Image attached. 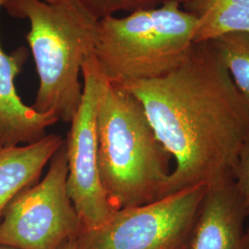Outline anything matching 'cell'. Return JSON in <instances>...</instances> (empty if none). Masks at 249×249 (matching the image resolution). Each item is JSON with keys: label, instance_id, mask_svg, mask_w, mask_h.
Masks as SVG:
<instances>
[{"label": "cell", "instance_id": "cell-12", "mask_svg": "<svg viewBox=\"0 0 249 249\" xmlns=\"http://www.w3.org/2000/svg\"><path fill=\"white\" fill-rule=\"evenodd\" d=\"M249 108V33H232L211 41Z\"/></svg>", "mask_w": 249, "mask_h": 249}, {"label": "cell", "instance_id": "cell-3", "mask_svg": "<svg viewBox=\"0 0 249 249\" xmlns=\"http://www.w3.org/2000/svg\"><path fill=\"white\" fill-rule=\"evenodd\" d=\"M196 24L182 0H166L122 18H100L93 46L99 70L113 84L164 76L187 59Z\"/></svg>", "mask_w": 249, "mask_h": 249}, {"label": "cell", "instance_id": "cell-15", "mask_svg": "<svg viewBox=\"0 0 249 249\" xmlns=\"http://www.w3.org/2000/svg\"><path fill=\"white\" fill-rule=\"evenodd\" d=\"M45 3L54 8L66 10L88 25H95L96 20L83 8L80 0H45Z\"/></svg>", "mask_w": 249, "mask_h": 249}, {"label": "cell", "instance_id": "cell-2", "mask_svg": "<svg viewBox=\"0 0 249 249\" xmlns=\"http://www.w3.org/2000/svg\"><path fill=\"white\" fill-rule=\"evenodd\" d=\"M170 160L141 101L109 82L97 115V169L111 208L116 212L161 198Z\"/></svg>", "mask_w": 249, "mask_h": 249}, {"label": "cell", "instance_id": "cell-7", "mask_svg": "<svg viewBox=\"0 0 249 249\" xmlns=\"http://www.w3.org/2000/svg\"><path fill=\"white\" fill-rule=\"evenodd\" d=\"M82 98L66 140L68 193L82 228L101 225L115 213L102 188L97 169V115L109 81L99 70L93 52L81 67Z\"/></svg>", "mask_w": 249, "mask_h": 249}, {"label": "cell", "instance_id": "cell-6", "mask_svg": "<svg viewBox=\"0 0 249 249\" xmlns=\"http://www.w3.org/2000/svg\"><path fill=\"white\" fill-rule=\"evenodd\" d=\"M66 140L50 160L45 178L20 191L0 222V246L17 249H58L75 238L82 224L68 193Z\"/></svg>", "mask_w": 249, "mask_h": 249}, {"label": "cell", "instance_id": "cell-8", "mask_svg": "<svg viewBox=\"0 0 249 249\" xmlns=\"http://www.w3.org/2000/svg\"><path fill=\"white\" fill-rule=\"evenodd\" d=\"M249 215L233 178L209 186L199 207L190 249H241Z\"/></svg>", "mask_w": 249, "mask_h": 249}, {"label": "cell", "instance_id": "cell-10", "mask_svg": "<svg viewBox=\"0 0 249 249\" xmlns=\"http://www.w3.org/2000/svg\"><path fill=\"white\" fill-rule=\"evenodd\" d=\"M64 142L60 136L52 134L24 146H0V222L11 200L39 182L45 165Z\"/></svg>", "mask_w": 249, "mask_h": 249}, {"label": "cell", "instance_id": "cell-16", "mask_svg": "<svg viewBox=\"0 0 249 249\" xmlns=\"http://www.w3.org/2000/svg\"><path fill=\"white\" fill-rule=\"evenodd\" d=\"M222 1L228 2L230 4L236 6V7L249 9V0H222Z\"/></svg>", "mask_w": 249, "mask_h": 249}, {"label": "cell", "instance_id": "cell-1", "mask_svg": "<svg viewBox=\"0 0 249 249\" xmlns=\"http://www.w3.org/2000/svg\"><path fill=\"white\" fill-rule=\"evenodd\" d=\"M118 85L141 101L176 160L162 197L233 178L249 135V108L211 42L194 43L187 59L164 76Z\"/></svg>", "mask_w": 249, "mask_h": 249}, {"label": "cell", "instance_id": "cell-4", "mask_svg": "<svg viewBox=\"0 0 249 249\" xmlns=\"http://www.w3.org/2000/svg\"><path fill=\"white\" fill-rule=\"evenodd\" d=\"M2 8L30 21L26 39L39 76L32 108L71 123L82 98L81 67L93 52L95 25L41 0H4Z\"/></svg>", "mask_w": 249, "mask_h": 249}, {"label": "cell", "instance_id": "cell-18", "mask_svg": "<svg viewBox=\"0 0 249 249\" xmlns=\"http://www.w3.org/2000/svg\"><path fill=\"white\" fill-rule=\"evenodd\" d=\"M241 249H249V227L245 231Z\"/></svg>", "mask_w": 249, "mask_h": 249}, {"label": "cell", "instance_id": "cell-13", "mask_svg": "<svg viewBox=\"0 0 249 249\" xmlns=\"http://www.w3.org/2000/svg\"><path fill=\"white\" fill-rule=\"evenodd\" d=\"M166 0H80L83 8L96 21L100 18L114 16L116 12L128 14L143 9L159 7Z\"/></svg>", "mask_w": 249, "mask_h": 249}, {"label": "cell", "instance_id": "cell-11", "mask_svg": "<svg viewBox=\"0 0 249 249\" xmlns=\"http://www.w3.org/2000/svg\"><path fill=\"white\" fill-rule=\"evenodd\" d=\"M197 19L194 43L211 42L232 33H249V10L222 0H182Z\"/></svg>", "mask_w": 249, "mask_h": 249}, {"label": "cell", "instance_id": "cell-5", "mask_svg": "<svg viewBox=\"0 0 249 249\" xmlns=\"http://www.w3.org/2000/svg\"><path fill=\"white\" fill-rule=\"evenodd\" d=\"M209 187L197 184L158 200L116 211L95 228L81 229L77 249H190Z\"/></svg>", "mask_w": 249, "mask_h": 249}, {"label": "cell", "instance_id": "cell-14", "mask_svg": "<svg viewBox=\"0 0 249 249\" xmlns=\"http://www.w3.org/2000/svg\"><path fill=\"white\" fill-rule=\"evenodd\" d=\"M233 180L244 197L249 213V135L242 144L233 171Z\"/></svg>", "mask_w": 249, "mask_h": 249}, {"label": "cell", "instance_id": "cell-9", "mask_svg": "<svg viewBox=\"0 0 249 249\" xmlns=\"http://www.w3.org/2000/svg\"><path fill=\"white\" fill-rule=\"evenodd\" d=\"M4 0H0V8ZM26 48L21 46L7 53L0 43V146L37 142L46 136L48 126L59 121L51 113H39L22 103L16 91L14 80L28 58Z\"/></svg>", "mask_w": 249, "mask_h": 249}, {"label": "cell", "instance_id": "cell-19", "mask_svg": "<svg viewBox=\"0 0 249 249\" xmlns=\"http://www.w3.org/2000/svg\"><path fill=\"white\" fill-rule=\"evenodd\" d=\"M0 249H17L14 248H10V247H6V246H0Z\"/></svg>", "mask_w": 249, "mask_h": 249}, {"label": "cell", "instance_id": "cell-17", "mask_svg": "<svg viewBox=\"0 0 249 249\" xmlns=\"http://www.w3.org/2000/svg\"><path fill=\"white\" fill-rule=\"evenodd\" d=\"M58 249H76L75 238H71V239L66 241Z\"/></svg>", "mask_w": 249, "mask_h": 249}]
</instances>
